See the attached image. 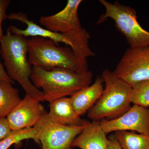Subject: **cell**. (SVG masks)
<instances>
[{
    "label": "cell",
    "mask_w": 149,
    "mask_h": 149,
    "mask_svg": "<svg viewBox=\"0 0 149 149\" xmlns=\"http://www.w3.org/2000/svg\"><path fill=\"white\" fill-rule=\"evenodd\" d=\"M0 80L8 82L11 83L13 85L14 84V81L12 80L10 77L8 76L1 61H0Z\"/></svg>",
    "instance_id": "22"
},
{
    "label": "cell",
    "mask_w": 149,
    "mask_h": 149,
    "mask_svg": "<svg viewBox=\"0 0 149 149\" xmlns=\"http://www.w3.org/2000/svg\"><path fill=\"white\" fill-rule=\"evenodd\" d=\"M105 12L102 15L97 24H102L108 18L114 21L116 27L124 35L130 48L149 46V32L144 29L138 22L134 9L116 1L113 3L100 0Z\"/></svg>",
    "instance_id": "6"
},
{
    "label": "cell",
    "mask_w": 149,
    "mask_h": 149,
    "mask_svg": "<svg viewBox=\"0 0 149 149\" xmlns=\"http://www.w3.org/2000/svg\"><path fill=\"white\" fill-rule=\"evenodd\" d=\"M93 77L89 70L77 72L63 68L48 70L32 67L30 79L36 88L42 90L45 100L50 103L90 86Z\"/></svg>",
    "instance_id": "3"
},
{
    "label": "cell",
    "mask_w": 149,
    "mask_h": 149,
    "mask_svg": "<svg viewBox=\"0 0 149 149\" xmlns=\"http://www.w3.org/2000/svg\"><path fill=\"white\" fill-rule=\"evenodd\" d=\"M104 83L101 76H98L93 84L70 96V98L77 115H84L94 106L103 91Z\"/></svg>",
    "instance_id": "14"
},
{
    "label": "cell",
    "mask_w": 149,
    "mask_h": 149,
    "mask_svg": "<svg viewBox=\"0 0 149 149\" xmlns=\"http://www.w3.org/2000/svg\"><path fill=\"white\" fill-rule=\"evenodd\" d=\"M82 2L68 0L62 10L53 15L41 17L40 22L46 29L60 33L67 38L79 61L88 67L87 58L95 54L89 46L90 34L82 27L78 17V8Z\"/></svg>",
    "instance_id": "2"
},
{
    "label": "cell",
    "mask_w": 149,
    "mask_h": 149,
    "mask_svg": "<svg viewBox=\"0 0 149 149\" xmlns=\"http://www.w3.org/2000/svg\"><path fill=\"white\" fill-rule=\"evenodd\" d=\"M108 140V149H122L114 134H112L109 136Z\"/></svg>",
    "instance_id": "21"
},
{
    "label": "cell",
    "mask_w": 149,
    "mask_h": 149,
    "mask_svg": "<svg viewBox=\"0 0 149 149\" xmlns=\"http://www.w3.org/2000/svg\"><path fill=\"white\" fill-rule=\"evenodd\" d=\"M101 77L105 85L103 91L98 100L88 111V117L93 121L116 119L131 107L130 97L132 86L108 69L103 71Z\"/></svg>",
    "instance_id": "4"
},
{
    "label": "cell",
    "mask_w": 149,
    "mask_h": 149,
    "mask_svg": "<svg viewBox=\"0 0 149 149\" xmlns=\"http://www.w3.org/2000/svg\"><path fill=\"white\" fill-rule=\"evenodd\" d=\"M109 140L100 121L88 122L71 147L80 149H108Z\"/></svg>",
    "instance_id": "12"
},
{
    "label": "cell",
    "mask_w": 149,
    "mask_h": 149,
    "mask_svg": "<svg viewBox=\"0 0 149 149\" xmlns=\"http://www.w3.org/2000/svg\"><path fill=\"white\" fill-rule=\"evenodd\" d=\"M10 3V0H0V40L4 35L3 34L2 24L4 20L8 18L6 10Z\"/></svg>",
    "instance_id": "19"
},
{
    "label": "cell",
    "mask_w": 149,
    "mask_h": 149,
    "mask_svg": "<svg viewBox=\"0 0 149 149\" xmlns=\"http://www.w3.org/2000/svg\"><path fill=\"white\" fill-rule=\"evenodd\" d=\"M8 18L10 20H17L27 25L26 29H22L14 25L10 26L8 29L12 34L21 35L26 37H39L47 38L53 40L55 42L63 43L72 47V44L69 40L60 33H56L44 28L36 24L34 22L29 20L26 14L22 12L14 13L8 15Z\"/></svg>",
    "instance_id": "11"
},
{
    "label": "cell",
    "mask_w": 149,
    "mask_h": 149,
    "mask_svg": "<svg viewBox=\"0 0 149 149\" xmlns=\"http://www.w3.org/2000/svg\"><path fill=\"white\" fill-rule=\"evenodd\" d=\"M100 122L106 134L114 131L130 130L149 135V109L133 104L128 111L116 119H103Z\"/></svg>",
    "instance_id": "9"
},
{
    "label": "cell",
    "mask_w": 149,
    "mask_h": 149,
    "mask_svg": "<svg viewBox=\"0 0 149 149\" xmlns=\"http://www.w3.org/2000/svg\"><path fill=\"white\" fill-rule=\"evenodd\" d=\"M114 135L122 149H149V135L124 130Z\"/></svg>",
    "instance_id": "16"
},
{
    "label": "cell",
    "mask_w": 149,
    "mask_h": 149,
    "mask_svg": "<svg viewBox=\"0 0 149 149\" xmlns=\"http://www.w3.org/2000/svg\"><path fill=\"white\" fill-rule=\"evenodd\" d=\"M0 55L7 73L24 89L26 95L39 102L45 101L44 94L30 81L32 67L28 59V39L12 34L8 29L0 40Z\"/></svg>",
    "instance_id": "1"
},
{
    "label": "cell",
    "mask_w": 149,
    "mask_h": 149,
    "mask_svg": "<svg viewBox=\"0 0 149 149\" xmlns=\"http://www.w3.org/2000/svg\"><path fill=\"white\" fill-rule=\"evenodd\" d=\"M130 101L133 104L149 107V80L133 85L130 93Z\"/></svg>",
    "instance_id": "18"
},
{
    "label": "cell",
    "mask_w": 149,
    "mask_h": 149,
    "mask_svg": "<svg viewBox=\"0 0 149 149\" xmlns=\"http://www.w3.org/2000/svg\"><path fill=\"white\" fill-rule=\"evenodd\" d=\"M85 125H63L56 123L49 118L46 111L34 127L38 131L42 149H71L74 139L82 132Z\"/></svg>",
    "instance_id": "7"
},
{
    "label": "cell",
    "mask_w": 149,
    "mask_h": 149,
    "mask_svg": "<svg viewBox=\"0 0 149 149\" xmlns=\"http://www.w3.org/2000/svg\"><path fill=\"white\" fill-rule=\"evenodd\" d=\"M49 118L52 121L63 125H85L88 121L77 115L70 98H61L49 103Z\"/></svg>",
    "instance_id": "13"
},
{
    "label": "cell",
    "mask_w": 149,
    "mask_h": 149,
    "mask_svg": "<svg viewBox=\"0 0 149 149\" xmlns=\"http://www.w3.org/2000/svg\"><path fill=\"white\" fill-rule=\"evenodd\" d=\"M46 111L40 102L25 95L23 100L6 118L12 130L32 128Z\"/></svg>",
    "instance_id": "10"
},
{
    "label": "cell",
    "mask_w": 149,
    "mask_h": 149,
    "mask_svg": "<svg viewBox=\"0 0 149 149\" xmlns=\"http://www.w3.org/2000/svg\"><path fill=\"white\" fill-rule=\"evenodd\" d=\"M113 72L131 86L149 80V46L128 48Z\"/></svg>",
    "instance_id": "8"
},
{
    "label": "cell",
    "mask_w": 149,
    "mask_h": 149,
    "mask_svg": "<svg viewBox=\"0 0 149 149\" xmlns=\"http://www.w3.org/2000/svg\"><path fill=\"white\" fill-rule=\"evenodd\" d=\"M27 139H32L37 143L40 144L38 131L36 128L32 127L11 130L8 136L0 141V149H9L12 145L19 144L21 141Z\"/></svg>",
    "instance_id": "17"
},
{
    "label": "cell",
    "mask_w": 149,
    "mask_h": 149,
    "mask_svg": "<svg viewBox=\"0 0 149 149\" xmlns=\"http://www.w3.org/2000/svg\"><path fill=\"white\" fill-rule=\"evenodd\" d=\"M11 130L6 118H0V141L8 136Z\"/></svg>",
    "instance_id": "20"
},
{
    "label": "cell",
    "mask_w": 149,
    "mask_h": 149,
    "mask_svg": "<svg viewBox=\"0 0 149 149\" xmlns=\"http://www.w3.org/2000/svg\"><path fill=\"white\" fill-rule=\"evenodd\" d=\"M53 40L44 37L28 39V59L33 67L46 69L59 67L77 72H86L88 67L79 61L70 47H60Z\"/></svg>",
    "instance_id": "5"
},
{
    "label": "cell",
    "mask_w": 149,
    "mask_h": 149,
    "mask_svg": "<svg viewBox=\"0 0 149 149\" xmlns=\"http://www.w3.org/2000/svg\"><path fill=\"white\" fill-rule=\"evenodd\" d=\"M18 89L11 83L0 80V118H6L21 102Z\"/></svg>",
    "instance_id": "15"
}]
</instances>
